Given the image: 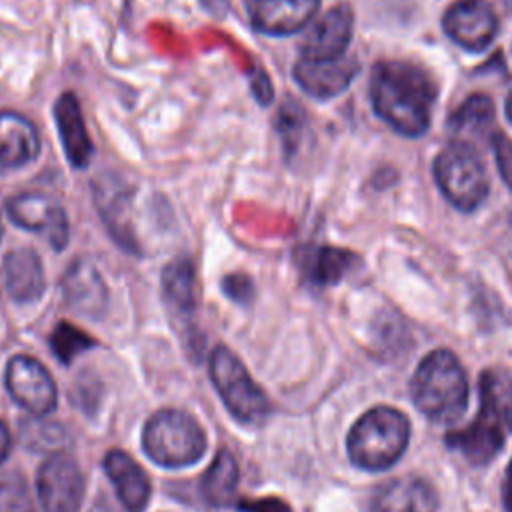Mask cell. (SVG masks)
Instances as JSON below:
<instances>
[{
	"label": "cell",
	"instance_id": "obj_1",
	"mask_svg": "<svg viewBox=\"0 0 512 512\" xmlns=\"http://www.w3.org/2000/svg\"><path fill=\"white\" fill-rule=\"evenodd\" d=\"M436 84L426 70L404 60H380L370 72L374 112L406 138L422 136L432 120Z\"/></svg>",
	"mask_w": 512,
	"mask_h": 512
},
{
	"label": "cell",
	"instance_id": "obj_2",
	"mask_svg": "<svg viewBox=\"0 0 512 512\" xmlns=\"http://www.w3.org/2000/svg\"><path fill=\"white\" fill-rule=\"evenodd\" d=\"M410 396L428 420L456 422L468 404V380L460 360L444 348L426 354L410 380Z\"/></svg>",
	"mask_w": 512,
	"mask_h": 512
},
{
	"label": "cell",
	"instance_id": "obj_3",
	"mask_svg": "<svg viewBox=\"0 0 512 512\" xmlns=\"http://www.w3.org/2000/svg\"><path fill=\"white\" fill-rule=\"evenodd\" d=\"M410 440L408 418L390 406L364 412L348 432L346 448L354 466L380 472L394 466Z\"/></svg>",
	"mask_w": 512,
	"mask_h": 512
},
{
	"label": "cell",
	"instance_id": "obj_4",
	"mask_svg": "<svg viewBox=\"0 0 512 512\" xmlns=\"http://www.w3.org/2000/svg\"><path fill=\"white\" fill-rule=\"evenodd\" d=\"M204 428L190 414L174 408L152 414L142 430V448L150 460L164 468L196 464L206 452Z\"/></svg>",
	"mask_w": 512,
	"mask_h": 512
},
{
	"label": "cell",
	"instance_id": "obj_5",
	"mask_svg": "<svg viewBox=\"0 0 512 512\" xmlns=\"http://www.w3.org/2000/svg\"><path fill=\"white\" fill-rule=\"evenodd\" d=\"M434 180L460 212H474L488 196V176L476 148L466 140L448 142L434 158Z\"/></svg>",
	"mask_w": 512,
	"mask_h": 512
},
{
	"label": "cell",
	"instance_id": "obj_6",
	"mask_svg": "<svg viewBox=\"0 0 512 512\" xmlns=\"http://www.w3.org/2000/svg\"><path fill=\"white\" fill-rule=\"evenodd\" d=\"M208 366L218 396L236 420L244 424H258L270 414L272 404L266 392L252 380L242 360L230 348L222 344L216 346L210 354Z\"/></svg>",
	"mask_w": 512,
	"mask_h": 512
},
{
	"label": "cell",
	"instance_id": "obj_7",
	"mask_svg": "<svg viewBox=\"0 0 512 512\" xmlns=\"http://www.w3.org/2000/svg\"><path fill=\"white\" fill-rule=\"evenodd\" d=\"M4 382L12 400L34 416H46L58 404L54 378L44 364L32 356H12L6 364Z\"/></svg>",
	"mask_w": 512,
	"mask_h": 512
},
{
	"label": "cell",
	"instance_id": "obj_8",
	"mask_svg": "<svg viewBox=\"0 0 512 512\" xmlns=\"http://www.w3.org/2000/svg\"><path fill=\"white\" fill-rule=\"evenodd\" d=\"M442 28L460 48L468 52H484L498 36L500 24L490 2L456 0L446 8Z\"/></svg>",
	"mask_w": 512,
	"mask_h": 512
},
{
	"label": "cell",
	"instance_id": "obj_9",
	"mask_svg": "<svg viewBox=\"0 0 512 512\" xmlns=\"http://www.w3.org/2000/svg\"><path fill=\"white\" fill-rule=\"evenodd\" d=\"M8 218L30 232L44 234L54 250H64L70 240V222L64 208L38 192L16 194L6 202Z\"/></svg>",
	"mask_w": 512,
	"mask_h": 512
},
{
	"label": "cell",
	"instance_id": "obj_10",
	"mask_svg": "<svg viewBox=\"0 0 512 512\" xmlns=\"http://www.w3.org/2000/svg\"><path fill=\"white\" fill-rule=\"evenodd\" d=\"M42 512H78L84 498L80 466L66 454L50 456L36 476Z\"/></svg>",
	"mask_w": 512,
	"mask_h": 512
},
{
	"label": "cell",
	"instance_id": "obj_11",
	"mask_svg": "<svg viewBox=\"0 0 512 512\" xmlns=\"http://www.w3.org/2000/svg\"><path fill=\"white\" fill-rule=\"evenodd\" d=\"M354 32V14L348 4H336L324 12L306 32L300 44V58L334 60L346 56Z\"/></svg>",
	"mask_w": 512,
	"mask_h": 512
},
{
	"label": "cell",
	"instance_id": "obj_12",
	"mask_svg": "<svg viewBox=\"0 0 512 512\" xmlns=\"http://www.w3.org/2000/svg\"><path fill=\"white\" fill-rule=\"evenodd\" d=\"M358 70V60L352 56H340L334 60L300 58L294 64L292 76L308 96L316 100H330L350 86Z\"/></svg>",
	"mask_w": 512,
	"mask_h": 512
},
{
	"label": "cell",
	"instance_id": "obj_13",
	"mask_svg": "<svg viewBox=\"0 0 512 512\" xmlns=\"http://www.w3.org/2000/svg\"><path fill=\"white\" fill-rule=\"evenodd\" d=\"M318 6L320 0H246L252 28L266 36L300 32L314 18Z\"/></svg>",
	"mask_w": 512,
	"mask_h": 512
},
{
	"label": "cell",
	"instance_id": "obj_14",
	"mask_svg": "<svg viewBox=\"0 0 512 512\" xmlns=\"http://www.w3.org/2000/svg\"><path fill=\"white\" fill-rule=\"evenodd\" d=\"M94 198L102 222L108 228V234L128 252H140L138 240L132 228V188L120 180L104 176L94 186Z\"/></svg>",
	"mask_w": 512,
	"mask_h": 512
},
{
	"label": "cell",
	"instance_id": "obj_15",
	"mask_svg": "<svg viewBox=\"0 0 512 512\" xmlns=\"http://www.w3.org/2000/svg\"><path fill=\"white\" fill-rule=\"evenodd\" d=\"M504 430L500 418L492 412L478 408V416L466 428L446 434L444 442L448 448L458 450L474 466H486L494 460L504 444Z\"/></svg>",
	"mask_w": 512,
	"mask_h": 512
},
{
	"label": "cell",
	"instance_id": "obj_16",
	"mask_svg": "<svg viewBox=\"0 0 512 512\" xmlns=\"http://www.w3.org/2000/svg\"><path fill=\"white\" fill-rule=\"evenodd\" d=\"M436 488L420 476H402L382 484L372 500L370 512H436Z\"/></svg>",
	"mask_w": 512,
	"mask_h": 512
},
{
	"label": "cell",
	"instance_id": "obj_17",
	"mask_svg": "<svg viewBox=\"0 0 512 512\" xmlns=\"http://www.w3.org/2000/svg\"><path fill=\"white\" fill-rule=\"evenodd\" d=\"M54 122L68 162L74 168L84 170L94 156V146L86 130L80 102L74 92H64L58 96L54 104Z\"/></svg>",
	"mask_w": 512,
	"mask_h": 512
},
{
	"label": "cell",
	"instance_id": "obj_18",
	"mask_svg": "<svg viewBox=\"0 0 512 512\" xmlns=\"http://www.w3.org/2000/svg\"><path fill=\"white\" fill-rule=\"evenodd\" d=\"M2 280L6 292L18 304H32L46 290L44 266L32 248H14L4 256Z\"/></svg>",
	"mask_w": 512,
	"mask_h": 512
},
{
	"label": "cell",
	"instance_id": "obj_19",
	"mask_svg": "<svg viewBox=\"0 0 512 512\" xmlns=\"http://www.w3.org/2000/svg\"><path fill=\"white\" fill-rule=\"evenodd\" d=\"M62 294L66 304L86 318H100L106 310L108 290L98 270L86 262L76 260L62 278Z\"/></svg>",
	"mask_w": 512,
	"mask_h": 512
},
{
	"label": "cell",
	"instance_id": "obj_20",
	"mask_svg": "<svg viewBox=\"0 0 512 512\" xmlns=\"http://www.w3.org/2000/svg\"><path fill=\"white\" fill-rule=\"evenodd\" d=\"M104 470L128 512H142L150 500V480L144 468L124 450H110L104 456Z\"/></svg>",
	"mask_w": 512,
	"mask_h": 512
},
{
	"label": "cell",
	"instance_id": "obj_21",
	"mask_svg": "<svg viewBox=\"0 0 512 512\" xmlns=\"http://www.w3.org/2000/svg\"><path fill=\"white\" fill-rule=\"evenodd\" d=\"M40 154L34 122L14 110H0V166L22 168Z\"/></svg>",
	"mask_w": 512,
	"mask_h": 512
},
{
	"label": "cell",
	"instance_id": "obj_22",
	"mask_svg": "<svg viewBox=\"0 0 512 512\" xmlns=\"http://www.w3.org/2000/svg\"><path fill=\"white\" fill-rule=\"evenodd\" d=\"M358 264V256L346 248L310 246L298 258L304 280L316 288L338 284Z\"/></svg>",
	"mask_w": 512,
	"mask_h": 512
},
{
	"label": "cell",
	"instance_id": "obj_23",
	"mask_svg": "<svg viewBox=\"0 0 512 512\" xmlns=\"http://www.w3.org/2000/svg\"><path fill=\"white\" fill-rule=\"evenodd\" d=\"M162 292L166 302L180 314H190L198 306L196 266L188 256L170 260L162 270Z\"/></svg>",
	"mask_w": 512,
	"mask_h": 512
},
{
	"label": "cell",
	"instance_id": "obj_24",
	"mask_svg": "<svg viewBox=\"0 0 512 512\" xmlns=\"http://www.w3.org/2000/svg\"><path fill=\"white\" fill-rule=\"evenodd\" d=\"M238 480H240V470H238L236 458L224 448L218 450V454L214 456L212 464L208 466L200 482L204 500L212 506H230L236 496Z\"/></svg>",
	"mask_w": 512,
	"mask_h": 512
},
{
	"label": "cell",
	"instance_id": "obj_25",
	"mask_svg": "<svg viewBox=\"0 0 512 512\" xmlns=\"http://www.w3.org/2000/svg\"><path fill=\"white\" fill-rule=\"evenodd\" d=\"M480 408L492 412L512 432V378L500 368H488L478 382Z\"/></svg>",
	"mask_w": 512,
	"mask_h": 512
},
{
	"label": "cell",
	"instance_id": "obj_26",
	"mask_svg": "<svg viewBox=\"0 0 512 512\" xmlns=\"http://www.w3.org/2000/svg\"><path fill=\"white\" fill-rule=\"evenodd\" d=\"M492 124H494V102L486 94L468 96L448 118L450 130L458 134H486L490 132Z\"/></svg>",
	"mask_w": 512,
	"mask_h": 512
},
{
	"label": "cell",
	"instance_id": "obj_27",
	"mask_svg": "<svg viewBox=\"0 0 512 512\" xmlns=\"http://www.w3.org/2000/svg\"><path fill=\"white\" fill-rule=\"evenodd\" d=\"M96 346V340L70 322H58L50 334V348L62 364H70L78 354Z\"/></svg>",
	"mask_w": 512,
	"mask_h": 512
},
{
	"label": "cell",
	"instance_id": "obj_28",
	"mask_svg": "<svg viewBox=\"0 0 512 512\" xmlns=\"http://www.w3.org/2000/svg\"><path fill=\"white\" fill-rule=\"evenodd\" d=\"M22 442L32 450H62L68 442L66 428L58 422L44 420V416H34L28 422H22Z\"/></svg>",
	"mask_w": 512,
	"mask_h": 512
},
{
	"label": "cell",
	"instance_id": "obj_29",
	"mask_svg": "<svg viewBox=\"0 0 512 512\" xmlns=\"http://www.w3.org/2000/svg\"><path fill=\"white\" fill-rule=\"evenodd\" d=\"M304 120H306L304 110L294 100H286L278 108L276 128H278V134H280L282 148H284V152L288 156L294 154L298 144H300V138H302V132H304V124H306Z\"/></svg>",
	"mask_w": 512,
	"mask_h": 512
},
{
	"label": "cell",
	"instance_id": "obj_30",
	"mask_svg": "<svg viewBox=\"0 0 512 512\" xmlns=\"http://www.w3.org/2000/svg\"><path fill=\"white\" fill-rule=\"evenodd\" d=\"M0 512H36L26 480L18 472L0 474Z\"/></svg>",
	"mask_w": 512,
	"mask_h": 512
},
{
	"label": "cell",
	"instance_id": "obj_31",
	"mask_svg": "<svg viewBox=\"0 0 512 512\" xmlns=\"http://www.w3.org/2000/svg\"><path fill=\"white\" fill-rule=\"evenodd\" d=\"M490 144L494 150L498 172L502 180L508 184V188L512 190V140H508L502 132H492Z\"/></svg>",
	"mask_w": 512,
	"mask_h": 512
},
{
	"label": "cell",
	"instance_id": "obj_32",
	"mask_svg": "<svg viewBox=\"0 0 512 512\" xmlns=\"http://www.w3.org/2000/svg\"><path fill=\"white\" fill-rule=\"evenodd\" d=\"M222 290L230 300H234L238 304H248L254 298V284H252L250 276H246L242 272L226 274L222 280Z\"/></svg>",
	"mask_w": 512,
	"mask_h": 512
},
{
	"label": "cell",
	"instance_id": "obj_33",
	"mask_svg": "<svg viewBox=\"0 0 512 512\" xmlns=\"http://www.w3.org/2000/svg\"><path fill=\"white\" fill-rule=\"evenodd\" d=\"M238 510H242V512H292L288 502H284L278 496L242 500V502H238Z\"/></svg>",
	"mask_w": 512,
	"mask_h": 512
},
{
	"label": "cell",
	"instance_id": "obj_34",
	"mask_svg": "<svg viewBox=\"0 0 512 512\" xmlns=\"http://www.w3.org/2000/svg\"><path fill=\"white\" fill-rule=\"evenodd\" d=\"M252 90H254V96L258 98V102H262V104H268L272 100V96H274L270 78L262 70H256V74L252 76Z\"/></svg>",
	"mask_w": 512,
	"mask_h": 512
},
{
	"label": "cell",
	"instance_id": "obj_35",
	"mask_svg": "<svg viewBox=\"0 0 512 512\" xmlns=\"http://www.w3.org/2000/svg\"><path fill=\"white\" fill-rule=\"evenodd\" d=\"M502 504H504L506 512H512V460H510L504 480H502Z\"/></svg>",
	"mask_w": 512,
	"mask_h": 512
},
{
	"label": "cell",
	"instance_id": "obj_36",
	"mask_svg": "<svg viewBox=\"0 0 512 512\" xmlns=\"http://www.w3.org/2000/svg\"><path fill=\"white\" fill-rule=\"evenodd\" d=\"M8 454H10V432L6 424L0 420V464L8 458Z\"/></svg>",
	"mask_w": 512,
	"mask_h": 512
},
{
	"label": "cell",
	"instance_id": "obj_37",
	"mask_svg": "<svg viewBox=\"0 0 512 512\" xmlns=\"http://www.w3.org/2000/svg\"><path fill=\"white\" fill-rule=\"evenodd\" d=\"M208 10L212 12H220L226 6V0H200Z\"/></svg>",
	"mask_w": 512,
	"mask_h": 512
},
{
	"label": "cell",
	"instance_id": "obj_38",
	"mask_svg": "<svg viewBox=\"0 0 512 512\" xmlns=\"http://www.w3.org/2000/svg\"><path fill=\"white\" fill-rule=\"evenodd\" d=\"M504 112H506L508 120L512 122V88H510V92L506 94V102H504Z\"/></svg>",
	"mask_w": 512,
	"mask_h": 512
},
{
	"label": "cell",
	"instance_id": "obj_39",
	"mask_svg": "<svg viewBox=\"0 0 512 512\" xmlns=\"http://www.w3.org/2000/svg\"><path fill=\"white\" fill-rule=\"evenodd\" d=\"M2 234H4V224H2V218H0V240H2Z\"/></svg>",
	"mask_w": 512,
	"mask_h": 512
},
{
	"label": "cell",
	"instance_id": "obj_40",
	"mask_svg": "<svg viewBox=\"0 0 512 512\" xmlns=\"http://www.w3.org/2000/svg\"><path fill=\"white\" fill-rule=\"evenodd\" d=\"M506 4H508V8L512 10V0H506Z\"/></svg>",
	"mask_w": 512,
	"mask_h": 512
}]
</instances>
